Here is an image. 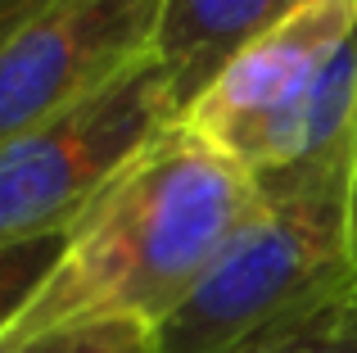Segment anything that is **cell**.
<instances>
[{
	"label": "cell",
	"mask_w": 357,
	"mask_h": 353,
	"mask_svg": "<svg viewBox=\"0 0 357 353\" xmlns=\"http://www.w3.org/2000/svg\"><path fill=\"white\" fill-rule=\"evenodd\" d=\"M258 204V176L185 118L154 136L73 222L68 249L5 340L131 322L154 331Z\"/></svg>",
	"instance_id": "cell-1"
},
{
	"label": "cell",
	"mask_w": 357,
	"mask_h": 353,
	"mask_svg": "<svg viewBox=\"0 0 357 353\" xmlns=\"http://www.w3.org/2000/svg\"><path fill=\"white\" fill-rule=\"evenodd\" d=\"M357 132L258 172V204L190 294L149 331V353H236L357 290Z\"/></svg>",
	"instance_id": "cell-2"
},
{
	"label": "cell",
	"mask_w": 357,
	"mask_h": 353,
	"mask_svg": "<svg viewBox=\"0 0 357 353\" xmlns=\"http://www.w3.org/2000/svg\"><path fill=\"white\" fill-rule=\"evenodd\" d=\"M176 123L154 54L91 100L0 141V245L73 231L114 176Z\"/></svg>",
	"instance_id": "cell-3"
},
{
	"label": "cell",
	"mask_w": 357,
	"mask_h": 353,
	"mask_svg": "<svg viewBox=\"0 0 357 353\" xmlns=\"http://www.w3.org/2000/svg\"><path fill=\"white\" fill-rule=\"evenodd\" d=\"M353 27L357 0L289 5L218 73V82L190 105L185 123L253 176L294 163L303 154L326 68Z\"/></svg>",
	"instance_id": "cell-4"
},
{
	"label": "cell",
	"mask_w": 357,
	"mask_h": 353,
	"mask_svg": "<svg viewBox=\"0 0 357 353\" xmlns=\"http://www.w3.org/2000/svg\"><path fill=\"white\" fill-rule=\"evenodd\" d=\"M163 0H50L0 50V141L91 100L154 54Z\"/></svg>",
	"instance_id": "cell-5"
},
{
	"label": "cell",
	"mask_w": 357,
	"mask_h": 353,
	"mask_svg": "<svg viewBox=\"0 0 357 353\" xmlns=\"http://www.w3.org/2000/svg\"><path fill=\"white\" fill-rule=\"evenodd\" d=\"M285 9L289 0H163L154 59L167 77L176 118L190 114V105L218 82V73Z\"/></svg>",
	"instance_id": "cell-6"
},
{
	"label": "cell",
	"mask_w": 357,
	"mask_h": 353,
	"mask_svg": "<svg viewBox=\"0 0 357 353\" xmlns=\"http://www.w3.org/2000/svg\"><path fill=\"white\" fill-rule=\"evenodd\" d=\"M236 353H357V290L258 336Z\"/></svg>",
	"instance_id": "cell-7"
},
{
	"label": "cell",
	"mask_w": 357,
	"mask_h": 353,
	"mask_svg": "<svg viewBox=\"0 0 357 353\" xmlns=\"http://www.w3.org/2000/svg\"><path fill=\"white\" fill-rule=\"evenodd\" d=\"M63 249H68V231L59 236H36L18 240V245H0V340L14 331V322L32 308L41 285L59 267Z\"/></svg>",
	"instance_id": "cell-8"
},
{
	"label": "cell",
	"mask_w": 357,
	"mask_h": 353,
	"mask_svg": "<svg viewBox=\"0 0 357 353\" xmlns=\"http://www.w3.org/2000/svg\"><path fill=\"white\" fill-rule=\"evenodd\" d=\"M149 331L131 322H105V326H63L41 331L27 340H0V353H145Z\"/></svg>",
	"instance_id": "cell-9"
},
{
	"label": "cell",
	"mask_w": 357,
	"mask_h": 353,
	"mask_svg": "<svg viewBox=\"0 0 357 353\" xmlns=\"http://www.w3.org/2000/svg\"><path fill=\"white\" fill-rule=\"evenodd\" d=\"M45 5H50V0H0V50H5V45L14 41L18 27L32 23Z\"/></svg>",
	"instance_id": "cell-10"
},
{
	"label": "cell",
	"mask_w": 357,
	"mask_h": 353,
	"mask_svg": "<svg viewBox=\"0 0 357 353\" xmlns=\"http://www.w3.org/2000/svg\"><path fill=\"white\" fill-rule=\"evenodd\" d=\"M353 263H357V159H353Z\"/></svg>",
	"instance_id": "cell-11"
},
{
	"label": "cell",
	"mask_w": 357,
	"mask_h": 353,
	"mask_svg": "<svg viewBox=\"0 0 357 353\" xmlns=\"http://www.w3.org/2000/svg\"><path fill=\"white\" fill-rule=\"evenodd\" d=\"M289 5H303V0H289Z\"/></svg>",
	"instance_id": "cell-12"
},
{
	"label": "cell",
	"mask_w": 357,
	"mask_h": 353,
	"mask_svg": "<svg viewBox=\"0 0 357 353\" xmlns=\"http://www.w3.org/2000/svg\"><path fill=\"white\" fill-rule=\"evenodd\" d=\"M145 353H149V349H145Z\"/></svg>",
	"instance_id": "cell-13"
}]
</instances>
